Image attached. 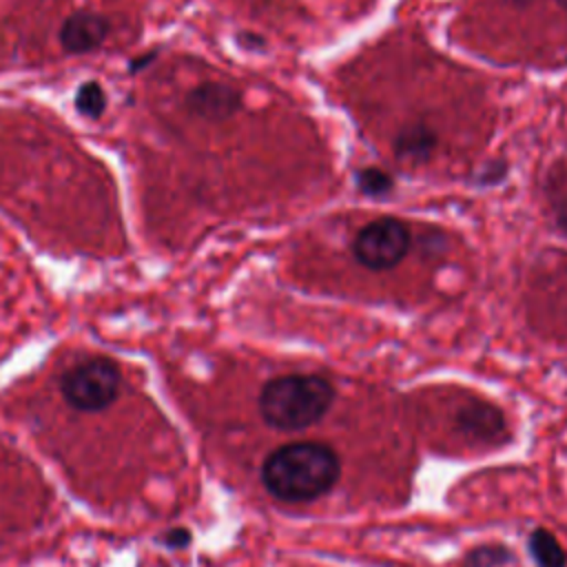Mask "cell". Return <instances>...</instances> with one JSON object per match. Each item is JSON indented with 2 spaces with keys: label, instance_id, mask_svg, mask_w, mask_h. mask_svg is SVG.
Masks as SVG:
<instances>
[{
  "label": "cell",
  "instance_id": "cell-1",
  "mask_svg": "<svg viewBox=\"0 0 567 567\" xmlns=\"http://www.w3.org/2000/svg\"><path fill=\"white\" fill-rule=\"evenodd\" d=\"M341 461L332 447L317 441L288 443L272 450L261 463V483L284 503H308L332 489Z\"/></svg>",
  "mask_w": 567,
  "mask_h": 567
},
{
  "label": "cell",
  "instance_id": "cell-2",
  "mask_svg": "<svg viewBox=\"0 0 567 567\" xmlns=\"http://www.w3.org/2000/svg\"><path fill=\"white\" fill-rule=\"evenodd\" d=\"M334 388L319 374H284L270 379L259 392L261 419L277 430H303L326 416Z\"/></svg>",
  "mask_w": 567,
  "mask_h": 567
},
{
  "label": "cell",
  "instance_id": "cell-3",
  "mask_svg": "<svg viewBox=\"0 0 567 567\" xmlns=\"http://www.w3.org/2000/svg\"><path fill=\"white\" fill-rule=\"evenodd\" d=\"M120 383V368L106 357H93L62 374L60 392L78 412H102L117 399Z\"/></svg>",
  "mask_w": 567,
  "mask_h": 567
},
{
  "label": "cell",
  "instance_id": "cell-4",
  "mask_svg": "<svg viewBox=\"0 0 567 567\" xmlns=\"http://www.w3.org/2000/svg\"><path fill=\"white\" fill-rule=\"evenodd\" d=\"M410 248L408 226L394 217H383L363 226L352 244V252L359 264L372 270H385L396 266Z\"/></svg>",
  "mask_w": 567,
  "mask_h": 567
},
{
  "label": "cell",
  "instance_id": "cell-5",
  "mask_svg": "<svg viewBox=\"0 0 567 567\" xmlns=\"http://www.w3.org/2000/svg\"><path fill=\"white\" fill-rule=\"evenodd\" d=\"M109 20L100 13L78 9L60 27V44L66 53L80 55L95 51L109 35Z\"/></svg>",
  "mask_w": 567,
  "mask_h": 567
},
{
  "label": "cell",
  "instance_id": "cell-6",
  "mask_svg": "<svg viewBox=\"0 0 567 567\" xmlns=\"http://www.w3.org/2000/svg\"><path fill=\"white\" fill-rule=\"evenodd\" d=\"M184 104L193 115H197L202 120L221 122V120L233 117L239 111L241 93L228 84L204 82L186 93Z\"/></svg>",
  "mask_w": 567,
  "mask_h": 567
},
{
  "label": "cell",
  "instance_id": "cell-7",
  "mask_svg": "<svg viewBox=\"0 0 567 567\" xmlns=\"http://www.w3.org/2000/svg\"><path fill=\"white\" fill-rule=\"evenodd\" d=\"M436 146V135L425 124L405 126L394 140V155L405 164H423Z\"/></svg>",
  "mask_w": 567,
  "mask_h": 567
},
{
  "label": "cell",
  "instance_id": "cell-8",
  "mask_svg": "<svg viewBox=\"0 0 567 567\" xmlns=\"http://www.w3.org/2000/svg\"><path fill=\"white\" fill-rule=\"evenodd\" d=\"M529 554L538 567H565L567 554L547 529H534L527 540Z\"/></svg>",
  "mask_w": 567,
  "mask_h": 567
},
{
  "label": "cell",
  "instance_id": "cell-9",
  "mask_svg": "<svg viewBox=\"0 0 567 567\" xmlns=\"http://www.w3.org/2000/svg\"><path fill=\"white\" fill-rule=\"evenodd\" d=\"M75 109L82 115L97 120L106 109V95H104L102 86L97 82H84L75 93Z\"/></svg>",
  "mask_w": 567,
  "mask_h": 567
},
{
  "label": "cell",
  "instance_id": "cell-10",
  "mask_svg": "<svg viewBox=\"0 0 567 567\" xmlns=\"http://www.w3.org/2000/svg\"><path fill=\"white\" fill-rule=\"evenodd\" d=\"M359 186L363 193L368 195H383L390 190L392 186V179L388 173L379 171V168H365L361 175H359Z\"/></svg>",
  "mask_w": 567,
  "mask_h": 567
},
{
  "label": "cell",
  "instance_id": "cell-11",
  "mask_svg": "<svg viewBox=\"0 0 567 567\" xmlns=\"http://www.w3.org/2000/svg\"><path fill=\"white\" fill-rule=\"evenodd\" d=\"M164 543H166L171 549H179V547H184V545L190 543V534H188V529L177 527V529H171V532L164 536Z\"/></svg>",
  "mask_w": 567,
  "mask_h": 567
},
{
  "label": "cell",
  "instance_id": "cell-12",
  "mask_svg": "<svg viewBox=\"0 0 567 567\" xmlns=\"http://www.w3.org/2000/svg\"><path fill=\"white\" fill-rule=\"evenodd\" d=\"M554 208H556V217H558V224L567 230V195H563V197H558L556 202H554Z\"/></svg>",
  "mask_w": 567,
  "mask_h": 567
},
{
  "label": "cell",
  "instance_id": "cell-13",
  "mask_svg": "<svg viewBox=\"0 0 567 567\" xmlns=\"http://www.w3.org/2000/svg\"><path fill=\"white\" fill-rule=\"evenodd\" d=\"M556 2H558L560 7H565V9H567V0H556Z\"/></svg>",
  "mask_w": 567,
  "mask_h": 567
},
{
  "label": "cell",
  "instance_id": "cell-14",
  "mask_svg": "<svg viewBox=\"0 0 567 567\" xmlns=\"http://www.w3.org/2000/svg\"><path fill=\"white\" fill-rule=\"evenodd\" d=\"M512 2H516V4H525V2H529V0H512Z\"/></svg>",
  "mask_w": 567,
  "mask_h": 567
}]
</instances>
